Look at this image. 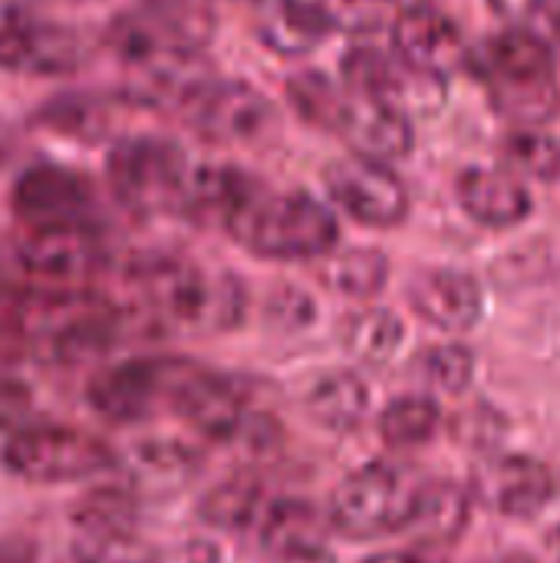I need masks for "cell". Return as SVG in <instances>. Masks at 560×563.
Returning <instances> with one entry per match:
<instances>
[{"mask_svg":"<svg viewBox=\"0 0 560 563\" xmlns=\"http://www.w3.org/2000/svg\"><path fill=\"white\" fill-rule=\"evenodd\" d=\"M386 274H389V264L380 251H366V247H356V251H347L340 254L330 267H327V284L347 297H373L383 290L386 284Z\"/></svg>","mask_w":560,"mask_h":563,"instance_id":"cell-31","label":"cell"},{"mask_svg":"<svg viewBox=\"0 0 560 563\" xmlns=\"http://www.w3.org/2000/svg\"><path fill=\"white\" fill-rule=\"evenodd\" d=\"M66 3H92V0H66Z\"/></svg>","mask_w":560,"mask_h":563,"instance_id":"cell-44","label":"cell"},{"mask_svg":"<svg viewBox=\"0 0 560 563\" xmlns=\"http://www.w3.org/2000/svg\"><path fill=\"white\" fill-rule=\"evenodd\" d=\"M172 563H224L221 561V551L211 544V541H195V544H188L178 558Z\"/></svg>","mask_w":560,"mask_h":563,"instance_id":"cell-37","label":"cell"},{"mask_svg":"<svg viewBox=\"0 0 560 563\" xmlns=\"http://www.w3.org/2000/svg\"><path fill=\"white\" fill-rule=\"evenodd\" d=\"M13 211L30 231L89 224L92 188L63 165H33L13 185Z\"/></svg>","mask_w":560,"mask_h":563,"instance_id":"cell-12","label":"cell"},{"mask_svg":"<svg viewBox=\"0 0 560 563\" xmlns=\"http://www.w3.org/2000/svg\"><path fill=\"white\" fill-rule=\"evenodd\" d=\"M135 10L185 53H198L215 30L211 0H142Z\"/></svg>","mask_w":560,"mask_h":563,"instance_id":"cell-24","label":"cell"},{"mask_svg":"<svg viewBox=\"0 0 560 563\" xmlns=\"http://www.w3.org/2000/svg\"><path fill=\"white\" fill-rule=\"evenodd\" d=\"M145 307L191 333L231 330L244 310V290L231 274L201 271L185 261H152L135 274Z\"/></svg>","mask_w":560,"mask_h":563,"instance_id":"cell-3","label":"cell"},{"mask_svg":"<svg viewBox=\"0 0 560 563\" xmlns=\"http://www.w3.org/2000/svg\"><path fill=\"white\" fill-rule=\"evenodd\" d=\"M465 528H469V495L452 482H432L419 488L403 531H409L422 544H449Z\"/></svg>","mask_w":560,"mask_h":563,"instance_id":"cell-22","label":"cell"},{"mask_svg":"<svg viewBox=\"0 0 560 563\" xmlns=\"http://www.w3.org/2000/svg\"><path fill=\"white\" fill-rule=\"evenodd\" d=\"M267 498L257 478L251 475H234L221 485H215L201 505H198V518L218 531H244L254 528L261 511H264Z\"/></svg>","mask_w":560,"mask_h":563,"instance_id":"cell-25","label":"cell"},{"mask_svg":"<svg viewBox=\"0 0 560 563\" xmlns=\"http://www.w3.org/2000/svg\"><path fill=\"white\" fill-rule=\"evenodd\" d=\"M459 201L485 228H512L531 214V195L521 178L485 165L459 175Z\"/></svg>","mask_w":560,"mask_h":563,"instance_id":"cell-19","label":"cell"},{"mask_svg":"<svg viewBox=\"0 0 560 563\" xmlns=\"http://www.w3.org/2000/svg\"><path fill=\"white\" fill-rule=\"evenodd\" d=\"M86 59V40L56 23L26 20L0 36V66L26 76H63L79 69Z\"/></svg>","mask_w":560,"mask_h":563,"instance_id":"cell-16","label":"cell"},{"mask_svg":"<svg viewBox=\"0 0 560 563\" xmlns=\"http://www.w3.org/2000/svg\"><path fill=\"white\" fill-rule=\"evenodd\" d=\"M403 343V323L396 313L383 310V307H373V310H363L360 317L350 320V330H347V346L356 360L370 363V366H383L396 356Z\"/></svg>","mask_w":560,"mask_h":563,"instance_id":"cell-27","label":"cell"},{"mask_svg":"<svg viewBox=\"0 0 560 563\" xmlns=\"http://www.w3.org/2000/svg\"><path fill=\"white\" fill-rule=\"evenodd\" d=\"M465 66L488 86H515V82H541L554 79V49L551 40L531 30H505L485 40L479 49H469Z\"/></svg>","mask_w":560,"mask_h":563,"instance_id":"cell-14","label":"cell"},{"mask_svg":"<svg viewBox=\"0 0 560 563\" xmlns=\"http://www.w3.org/2000/svg\"><path fill=\"white\" fill-rule=\"evenodd\" d=\"M333 20L314 0H254V33L281 56H304L320 46Z\"/></svg>","mask_w":560,"mask_h":563,"instance_id":"cell-18","label":"cell"},{"mask_svg":"<svg viewBox=\"0 0 560 563\" xmlns=\"http://www.w3.org/2000/svg\"><path fill=\"white\" fill-rule=\"evenodd\" d=\"M182 109L201 135L218 142L251 139L264 132L271 119V109L261 92H254L244 82H218V79H201L185 96Z\"/></svg>","mask_w":560,"mask_h":563,"instance_id":"cell-13","label":"cell"},{"mask_svg":"<svg viewBox=\"0 0 560 563\" xmlns=\"http://www.w3.org/2000/svg\"><path fill=\"white\" fill-rule=\"evenodd\" d=\"M479 495L502 515L528 518L541 511L554 495L551 472L528 455H505L479 475Z\"/></svg>","mask_w":560,"mask_h":563,"instance_id":"cell-17","label":"cell"},{"mask_svg":"<svg viewBox=\"0 0 560 563\" xmlns=\"http://www.w3.org/2000/svg\"><path fill=\"white\" fill-rule=\"evenodd\" d=\"M327 518L304 498H274L264 505L261 518H257V534H261V548L281 561H297L323 548V531H327Z\"/></svg>","mask_w":560,"mask_h":563,"instance_id":"cell-21","label":"cell"},{"mask_svg":"<svg viewBox=\"0 0 560 563\" xmlns=\"http://www.w3.org/2000/svg\"><path fill=\"white\" fill-rule=\"evenodd\" d=\"M0 465L36 485L83 482L112 465V452L89 432L69 426H17L3 445Z\"/></svg>","mask_w":560,"mask_h":563,"instance_id":"cell-6","label":"cell"},{"mask_svg":"<svg viewBox=\"0 0 560 563\" xmlns=\"http://www.w3.org/2000/svg\"><path fill=\"white\" fill-rule=\"evenodd\" d=\"M323 181L330 198L360 224L393 228L409 214V191L403 178L383 162L347 155L327 168Z\"/></svg>","mask_w":560,"mask_h":563,"instance_id":"cell-9","label":"cell"},{"mask_svg":"<svg viewBox=\"0 0 560 563\" xmlns=\"http://www.w3.org/2000/svg\"><path fill=\"white\" fill-rule=\"evenodd\" d=\"M195 363L162 360V356H135L122 360L92 376L86 399L96 416L116 426L145 422L162 402H172V393L185 379Z\"/></svg>","mask_w":560,"mask_h":563,"instance_id":"cell-8","label":"cell"},{"mask_svg":"<svg viewBox=\"0 0 560 563\" xmlns=\"http://www.w3.org/2000/svg\"><path fill=\"white\" fill-rule=\"evenodd\" d=\"M492 7L518 30H531L538 36H558L560 0H492Z\"/></svg>","mask_w":560,"mask_h":563,"instance_id":"cell-33","label":"cell"},{"mask_svg":"<svg viewBox=\"0 0 560 563\" xmlns=\"http://www.w3.org/2000/svg\"><path fill=\"white\" fill-rule=\"evenodd\" d=\"M228 231L254 254L271 261L323 257L337 244L333 211L307 191H264L261 185L228 221Z\"/></svg>","mask_w":560,"mask_h":563,"instance_id":"cell-2","label":"cell"},{"mask_svg":"<svg viewBox=\"0 0 560 563\" xmlns=\"http://www.w3.org/2000/svg\"><path fill=\"white\" fill-rule=\"evenodd\" d=\"M33 16V0H0V36Z\"/></svg>","mask_w":560,"mask_h":563,"instance_id":"cell-36","label":"cell"},{"mask_svg":"<svg viewBox=\"0 0 560 563\" xmlns=\"http://www.w3.org/2000/svg\"><path fill=\"white\" fill-rule=\"evenodd\" d=\"M73 563H145L149 551L139 541L135 528H99V525H76Z\"/></svg>","mask_w":560,"mask_h":563,"instance_id":"cell-30","label":"cell"},{"mask_svg":"<svg viewBox=\"0 0 560 563\" xmlns=\"http://www.w3.org/2000/svg\"><path fill=\"white\" fill-rule=\"evenodd\" d=\"M419 488L422 485L416 482V475L396 462L363 465L337 485L327 521L340 534L356 541L403 531Z\"/></svg>","mask_w":560,"mask_h":563,"instance_id":"cell-4","label":"cell"},{"mask_svg":"<svg viewBox=\"0 0 560 563\" xmlns=\"http://www.w3.org/2000/svg\"><path fill=\"white\" fill-rule=\"evenodd\" d=\"M17 426L3 416V409H0V459H3V445H7V439H10V432H13Z\"/></svg>","mask_w":560,"mask_h":563,"instance_id":"cell-39","label":"cell"},{"mask_svg":"<svg viewBox=\"0 0 560 563\" xmlns=\"http://www.w3.org/2000/svg\"><path fill=\"white\" fill-rule=\"evenodd\" d=\"M168 406L201 435L228 445L264 449L277 435V426L251 409L248 393L234 379L208 373L201 366H191L185 373Z\"/></svg>","mask_w":560,"mask_h":563,"instance_id":"cell-5","label":"cell"},{"mask_svg":"<svg viewBox=\"0 0 560 563\" xmlns=\"http://www.w3.org/2000/svg\"><path fill=\"white\" fill-rule=\"evenodd\" d=\"M20 267L43 287L79 290L102 267V244L89 224L73 228H33L17 247Z\"/></svg>","mask_w":560,"mask_h":563,"instance_id":"cell-10","label":"cell"},{"mask_svg":"<svg viewBox=\"0 0 560 563\" xmlns=\"http://www.w3.org/2000/svg\"><path fill=\"white\" fill-rule=\"evenodd\" d=\"M188 172L191 165L185 152L175 142L155 135L122 139L106 158L112 195L132 211L178 208Z\"/></svg>","mask_w":560,"mask_h":563,"instance_id":"cell-7","label":"cell"},{"mask_svg":"<svg viewBox=\"0 0 560 563\" xmlns=\"http://www.w3.org/2000/svg\"><path fill=\"white\" fill-rule=\"evenodd\" d=\"M436 429H439V406L429 396H403L389 402L386 412L380 416V432L396 449L422 445L436 435Z\"/></svg>","mask_w":560,"mask_h":563,"instance_id":"cell-28","label":"cell"},{"mask_svg":"<svg viewBox=\"0 0 560 563\" xmlns=\"http://www.w3.org/2000/svg\"><path fill=\"white\" fill-rule=\"evenodd\" d=\"M376 3H406V7H422L426 0H376Z\"/></svg>","mask_w":560,"mask_h":563,"instance_id":"cell-41","label":"cell"},{"mask_svg":"<svg viewBox=\"0 0 560 563\" xmlns=\"http://www.w3.org/2000/svg\"><path fill=\"white\" fill-rule=\"evenodd\" d=\"M271 300H274L271 303V320L277 327H284V330H297V327L310 323V317H314V300L304 290H297V287L277 290Z\"/></svg>","mask_w":560,"mask_h":563,"instance_id":"cell-35","label":"cell"},{"mask_svg":"<svg viewBox=\"0 0 560 563\" xmlns=\"http://www.w3.org/2000/svg\"><path fill=\"white\" fill-rule=\"evenodd\" d=\"M409 300L422 320L439 330H469L482 317V287L462 271H429L422 274Z\"/></svg>","mask_w":560,"mask_h":563,"instance_id":"cell-20","label":"cell"},{"mask_svg":"<svg viewBox=\"0 0 560 563\" xmlns=\"http://www.w3.org/2000/svg\"><path fill=\"white\" fill-rule=\"evenodd\" d=\"M475 356L465 346H439L426 356V379L446 393H462L472 379Z\"/></svg>","mask_w":560,"mask_h":563,"instance_id":"cell-34","label":"cell"},{"mask_svg":"<svg viewBox=\"0 0 560 563\" xmlns=\"http://www.w3.org/2000/svg\"><path fill=\"white\" fill-rule=\"evenodd\" d=\"M554 548H558V554H560V528L554 531Z\"/></svg>","mask_w":560,"mask_h":563,"instance_id":"cell-43","label":"cell"},{"mask_svg":"<svg viewBox=\"0 0 560 563\" xmlns=\"http://www.w3.org/2000/svg\"><path fill=\"white\" fill-rule=\"evenodd\" d=\"M307 409L320 426L347 432L363 422L370 409V386L356 373H347V369L327 373L314 383Z\"/></svg>","mask_w":560,"mask_h":563,"instance_id":"cell-23","label":"cell"},{"mask_svg":"<svg viewBox=\"0 0 560 563\" xmlns=\"http://www.w3.org/2000/svg\"><path fill=\"white\" fill-rule=\"evenodd\" d=\"M287 563H333V558H330L327 551H317V554H307V558H297V561Z\"/></svg>","mask_w":560,"mask_h":563,"instance_id":"cell-40","label":"cell"},{"mask_svg":"<svg viewBox=\"0 0 560 563\" xmlns=\"http://www.w3.org/2000/svg\"><path fill=\"white\" fill-rule=\"evenodd\" d=\"M125 317L96 294L43 284H0V343L76 363L112 346Z\"/></svg>","mask_w":560,"mask_h":563,"instance_id":"cell-1","label":"cell"},{"mask_svg":"<svg viewBox=\"0 0 560 563\" xmlns=\"http://www.w3.org/2000/svg\"><path fill=\"white\" fill-rule=\"evenodd\" d=\"M502 155L508 168L518 175H528L538 181L560 178V142L541 129H515L502 145Z\"/></svg>","mask_w":560,"mask_h":563,"instance_id":"cell-29","label":"cell"},{"mask_svg":"<svg viewBox=\"0 0 560 563\" xmlns=\"http://www.w3.org/2000/svg\"><path fill=\"white\" fill-rule=\"evenodd\" d=\"M393 56L413 73L446 79L465 69L469 43L452 16L432 7H406L393 23Z\"/></svg>","mask_w":560,"mask_h":563,"instance_id":"cell-11","label":"cell"},{"mask_svg":"<svg viewBox=\"0 0 560 563\" xmlns=\"http://www.w3.org/2000/svg\"><path fill=\"white\" fill-rule=\"evenodd\" d=\"M363 563H446L442 558L429 554V551H386V554H373Z\"/></svg>","mask_w":560,"mask_h":563,"instance_id":"cell-38","label":"cell"},{"mask_svg":"<svg viewBox=\"0 0 560 563\" xmlns=\"http://www.w3.org/2000/svg\"><path fill=\"white\" fill-rule=\"evenodd\" d=\"M290 102L297 106V112L307 122H314L320 129H333L340 119V109L347 102V86H337L323 73H300L290 82Z\"/></svg>","mask_w":560,"mask_h":563,"instance_id":"cell-32","label":"cell"},{"mask_svg":"<svg viewBox=\"0 0 560 563\" xmlns=\"http://www.w3.org/2000/svg\"><path fill=\"white\" fill-rule=\"evenodd\" d=\"M7 158V142H0V162Z\"/></svg>","mask_w":560,"mask_h":563,"instance_id":"cell-42","label":"cell"},{"mask_svg":"<svg viewBox=\"0 0 560 563\" xmlns=\"http://www.w3.org/2000/svg\"><path fill=\"white\" fill-rule=\"evenodd\" d=\"M198 468V455L182 445V442H139L129 459H125V472H129V485L135 488H178L185 478H191V472Z\"/></svg>","mask_w":560,"mask_h":563,"instance_id":"cell-26","label":"cell"},{"mask_svg":"<svg viewBox=\"0 0 560 563\" xmlns=\"http://www.w3.org/2000/svg\"><path fill=\"white\" fill-rule=\"evenodd\" d=\"M333 132H340L347 139L353 155L373 158V162H383V165L409 155V148L416 142L413 122H409V115L403 109H396L389 102L353 96L350 89H347V102L340 109V119H337Z\"/></svg>","mask_w":560,"mask_h":563,"instance_id":"cell-15","label":"cell"}]
</instances>
